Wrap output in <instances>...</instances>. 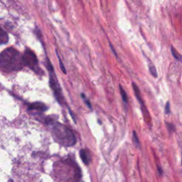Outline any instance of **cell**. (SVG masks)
Listing matches in <instances>:
<instances>
[{
	"mask_svg": "<svg viewBox=\"0 0 182 182\" xmlns=\"http://www.w3.org/2000/svg\"><path fill=\"white\" fill-rule=\"evenodd\" d=\"M149 71H150V73H151V74L152 75L154 78H157V77H158V74H157V69H156L154 66H149Z\"/></svg>",
	"mask_w": 182,
	"mask_h": 182,
	"instance_id": "obj_11",
	"label": "cell"
},
{
	"mask_svg": "<svg viewBox=\"0 0 182 182\" xmlns=\"http://www.w3.org/2000/svg\"><path fill=\"white\" fill-rule=\"evenodd\" d=\"M46 124L52 125L54 137L58 143L67 147L72 146L76 143V137L73 133L67 127L54 122L49 118L46 119Z\"/></svg>",
	"mask_w": 182,
	"mask_h": 182,
	"instance_id": "obj_2",
	"label": "cell"
},
{
	"mask_svg": "<svg viewBox=\"0 0 182 182\" xmlns=\"http://www.w3.org/2000/svg\"><path fill=\"white\" fill-rule=\"evenodd\" d=\"M24 66V56L15 48H7L0 53V70L3 72L19 71Z\"/></svg>",
	"mask_w": 182,
	"mask_h": 182,
	"instance_id": "obj_1",
	"label": "cell"
},
{
	"mask_svg": "<svg viewBox=\"0 0 182 182\" xmlns=\"http://www.w3.org/2000/svg\"><path fill=\"white\" fill-rule=\"evenodd\" d=\"M171 54H172L174 57L175 58V59H177V60H179V61L182 63V56L179 53V51H178L174 46H171Z\"/></svg>",
	"mask_w": 182,
	"mask_h": 182,
	"instance_id": "obj_9",
	"label": "cell"
},
{
	"mask_svg": "<svg viewBox=\"0 0 182 182\" xmlns=\"http://www.w3.org/2000/svg\"><path fill=\"white\" fill-rule=\"evenodd\" d=\"M119 87H120V92L121 96H122V100L124 101V102L127 103V102H128V97H127V93L125 92V90L123 89L122 86H120Z\"/></svg>",
	"mask_w": 182,
	"mask_h": 182,
	"instance_id": "obj_10",
	"label": "cell"
},
{
	"mask_svg": "<svg viewBox=\"0 0 182 182\" xmlns=\"http://www.w3.org/2000/svg\"><path fill=\"white\" fill-rule=\"evenodd\" d=\"M80 156L81 157L83 161L85 163V164L88 165L90 160V154H89L88 151L86 150V149H81L80 151Z\"/></svg>",
	"mask_w": 182,
	"mask_h": 182,
	"instance_id": "obj_6",
	"label": "cell"
},
{
	"mask_svg": "<svg viewBox=\"0 0 182 182\" xmlns=\"http://www.w3.org/2000/svg\"><path fill=\"white\" fill-rule=\"evenodd\" d=\"M132 88H133V90H134V91H135V96H136V98L137 100H138L139 103L141 105V106H145L144 102H143L142 98H141V94H140V90H139L138 86H137V85L135 83H132Z\"/></svg>",
	"mask_w": 182,
	"mask_h": 182,
	"instance_id": "obj_7",
	"label": "cell"
},
{
	"mask_svg": "<svg viewBox=\"0 0 182 182\" xmlns=\"http://www.w3.org/2000/svg\"><path fill=\"white\" fill-rule=\"evenodd\" d=\"M23 56L25 66L29 67L30 69L33 70L38 75L43 74L42 70L40 68L39 64H38V58L34 51H32L29 48H26Z\"/></svg>",
	"mask_w": 182,
	"mask_h": 182,
	"instance_id": "obj_4",
	"label": "cell"
},
{
	"mask_svg": "<svg viewBox=\"0 0 182 182\" xmlns=\"http://www.w3.org/2000/svg\"><path fill=\"white\" fill-rule=\"evenodd\" d=\"M133 139H134L135 145H136L137 147H140V143H139V138H138V137H137V135L136 134V132H133Z\"/></svg>",
	"mask_w": 182,
	"mask_h": 182,
	"instance_id": "obj_13",
	"label": "cell"
},
{
	"mask_svg": "<svg viewBox=\"0 0 182 182\" xmlns=\"http://www.w3.org/2000/svg\"><path fill=\"white\" fill-rule=\"evenodd\" d=\"M81 97L83 98L84 99V100H85V102H86V104H87V106H88L89 108H91V105H90V102H89V100H88V99H87L86 98V96H85V95L83 94V93H82L81 94Z\"/></svg>",
	"mask_w": 182,
	"mask_h": 182,
	"instance_id": "obj_16",
	"label": "cell"
},
{
	"mask_svg": "<svg viewBox=\"0 0 182 182\" xmlns=\"http://www.w3.org/2000/svg\"><path fill=\"white\" fill-rule=\"evenodd\" d=\"M166 125H167V129H168V130L169 131V132H175L176 127H175V126L173 124H171V123L166 122Z\"/></svg>",
	"mask_w": 182,
	"mask_h": 182,
	"instance_id": "obj_12",
	"label": "cell"
},
{
	"mask_svg": "<svg viewBox=\"0 0 182 182\" xmlns=\"http://www.w3.org/2000/svg\"><path fill=\"white\" fill-rule=\"evenodd\" d=\"M46 65H47V68L49 71V83L50 88L53 90L54 96H55V98L58 100V102L60 104H63L64 102V98L62 93L61 88H60L59 83H58L55 73H54L53 66H52L51 63L50 62L48 58L46 59Z\"/></svg>",
	"mask_w": 182,
	"mask_h": 182,
	"instance_id": "obj_3",
	"label": "cell"
},
{
	"mask_svg": "<svg viewBox=\"0 0 182 182\" xmlns=\"http://www.w3.org/2000/svg\"><path fill=\"white\" fill-rule=\"evenodd\" d=\"M8 41H9V37L7 34L0 27V45L7 44Z\"/></svg>",
	"mask_w": 182,
	"mask_h": 182,
	"instance_id": "obj_8",
	"label": "cell"
},
{
	"mask_svg": "<svg viewBox=\"0 0 182 182\" xmlns=\"http://www.w3.org/2000/svg\"><path fill=\"white\" fill-rule=\"evenodd\" d=\"M28 110H36L38 112H45L46 110H48L47 106L44 103L40 102H36L30 104L28 106Z\"/></svg>",
	"mask_w": 182,
	"mask_h": 182,
	"instance_id": "obj_5",
	"label": "cell"
},
{
	"mask_svg": "<svg viewBox=\"0 0 182 182\" xmlns=\"http://www.w3.org/2000/svg\"><path fill=\"white\" fill-rule=\"evenodd\" d=\"M57 56H58V61H59V64H60V69L62 70V71L63 73H66V68L64 67L63 64V63L61 61V59L59 58V56H58V54H57Z\"/></svg>",
	"mask_w": 182,
	"mask_h": 182,
	"instance_id": "obj_14",
	"label": "cell"
},
{
	"mask_svg": "<svg viewBox=\"0 0 182 182\" xmlns=\"http://www.w3.org/2000/svg\"><path fill=\"white\" fill-rule=\"evenodd\" d=\"M171 112V109H170V104H169V102H167V104L165 106V113L166 114H169Z\"/></svg>",
	"mask_w": 182,
	"mask_h": 182,
	"instance_id": "obj_15",
	"label": "cell"
},
{
	"mask_svg": "<svg viewBox=\"0 0 182 182\" xmlns=\"http://www.w3.org/2000/svg\"><path fill=\"white\" fill-rule=\"evenodd\" d=\"M181 164H182V158H181Z\"/></svg>",
	"mask_w": 182,
	"mask_h": 182,
	"instance_id": "obj_18",
	"label": "cell"
},
{
	"mask_svg": "<svg viewBox=\"0 0 182 182\" xmlns=\"http://www.w3.org/2000/svg\"><path fill=\"white\" fill-rule=\"evenodd\" d=\"M158 171H159V174H160V175L163 174V171H162V169H161V167H158Z\"/></svg>",
	"mask_w": 182,
	"mask_h": 182,
	"instance_id": "obj_17",
	"label": "cell"
}]
</instances>
